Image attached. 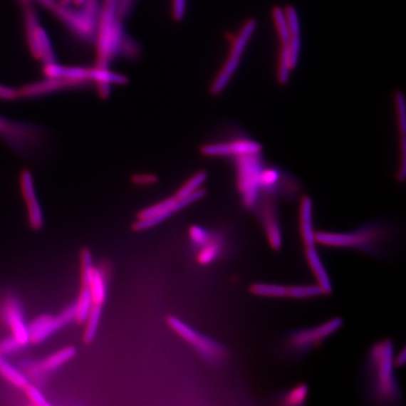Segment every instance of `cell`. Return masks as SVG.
<instances>
[{"label":"cell","mask_w":406,"mask_h":406,"mask_svg":"<svg viewBox=\"0 0 406 406\" xmlns=\"http://www.w3.org/2000/svg\"><path fill=\"white\" fill-rule=\"evenodd\" d=\"M394 345L390 340L373 344L366 358L367 396L378 405H398L402 390L396 378Z\"/></svg>","instance_id":"1"},{"label":"cell","mask_w":406,"mask_h":406,"mask_svg":"<svg viewBox=\"0 0 406 406\" xmlns=\"http://www.w3.org/2000/svg\"><path fill=\"white\" fill-rule=\"evenodd\" d=\"M316 243L329 248L358 250L369 255H378L387 237L383 223L370 222L352 231H316Z\"/></svg>","instance_id":"2"},{"label":"cell","mask_w":406,"mask_h":406,"mask_svg":"<svg viewBox=\"0 0 406 406\" xmlns=\"http://www.w3.org/2000/svg\"><path fill=\"white\" fill-rule=\"evenodd\" d=\"M343 325L340 317L326 321L313 328H300L285 335L282 349L285 355L293 358H301L308 353L322 345L332 335L336 333Z\"/></svg>","instance_id":"3"},{"label":"cell","mask_w":406,"mask_h":406,"mask_svg":"<svg viewBox=\"0 0 406 406\" xmlns=\"http://www.w3.org/2000/svg\"><path fill=\"white\" fill-rule=\"evenodd\" d=\"M81 5L83 6L81 10H73L61 3L53 11L76 36L90 42L96 38L101 11L97 0H86Z\"/></svg>","instance_id":"4"},{"label":"cell","mask_w":406,"mask_h":406,"mask_svg":"<svg viewBox=\"0 0 406 406\" xmlns=\"http://www.w3.org/2000/svg\"><path fill=\"white\" fill-rule=\"evenodd\" d=\"M237 164V187L244 206L252 210L261 197V173L264 164L259 154L241 155L235 157Z\"/></svg>","instance_id":"5"},{"label":"cell","mask_w":406,"mask_h":406,"mask_svg":"<svg viewBox=\"0 0 406 406\" xmlns=\"http://www.w3.org/2000/svg\"><path fill=\"white\" fill-rule=\"evenodd\" d=\"M256 28H257L256 20L249 19L248 21L244 24L242 28H241L239 32L235 36L231 50H229L228 58H227L222 70L217 73L213 83H212L210 91L214 95H219L228 86L229 82L231 81L232 76H234L238 67H239L244 53H245L253 35H254Z\"/></svg>","instance_id":"6"},{"label":"cell","mask_w":406,"mask_h":406,"mask_svg":"<svg viewBox=\"0 0 406 406\" xmlns=\"http://www.w3.org/2000/svg\"><path fill=\"white\" fill-rule=\"evenodd\" d=\"M167 321L170 328L179 336L189 343L194 349L202 355V358L209 363L216 365V366L224 363L228 357V352L222 344L205 335L198 333L195 329L190 328L178 318L170 316Z\"/></svg>","instance_id":"7"},{"label":"cell","mask_w":406,"mask_h":406,"mask_svg":"<svg viewBox=\"0 0 406 406\" xmlns=\"http://www.w3.org/2000/svg\"><path fill=\"white\" fill-rule=\"evenodd\" d=\"M253 211L263 227L264 234L271 248L274 250L281 249L283 246V234L279 222V209L275 197L264 194Z\"/></svg>","instance_id":"8"},{"label":"cell","mask_w":406,"mask_h":406,"mask_svg":"<svg viewBox=\"0 0 406 406\" xmlns=\"http://www.w3.org/2000/svg\"><path fill=\"white\" fill-rule=\"evenodd\" d=\"M261 152L260 143L249 138H238L229 142L205 144L201 148V152L205 157H238L241 155L259 154Z\"/></svg>","instance_id":"9"},{"label":"cell","mask_w":406,"mask_h":406,"mask_svg":"<svg viewBox=\"0 0 406 406\" xmlns=\"http://www.w3.org/2000/svg\"><path fill=\"white\" fill-rule=\"evenodd\" d=\"M90 86L83 82L69 80V79L48 78L43 80L32 82V83L24 85L19 89V98H36L48 94L57 93V91L70 89H78Z\"/></svg>","instance_id":"10"},{"label":"cell","mask_w":406,"mask_h":406,"mask_svg":"<svg viewBox=\"0 0 406 406\" xmlns=\"http://www.w3.org/2000/svg\"><path fill=\"white\" fill-rule=\"evenodd\" d=\"M2 317L14 336L24 347L29 343L28 325H26L21 303L16 297H8L3 303Z\"/></svg>","instance_id":"11"},{"label":"cell","mask_w":406,"mask_h":406,"mask_svg":"<svg viewBox=\"0 0 406 406\" xmlns=\"http://www.w3.org/2000/svg\"><path fill=\"white\" fill-rule=\"evenodd\" d=\"M20 187L25 199L29 225L33 229H42L43 226V209L38 201L36 190H35L33 176L29 170H24L20 176Z\"/></svg>","instance_id":"12"},{"label":"cell","mask_w":406,"mask_h":406,"mask_svg":"<svg viewBox=\"0 0 406 406\" xmlns=\"http://www.w3.org/2000/svg\"><path fill=\"white\" fill-rule=\"evenodd\" d=\"M397 125L399 130L400 162L396 179L399 182H404L406 177V105L404 93L396 91L394 95Z\"/></svg>","instance_id":"13"},{"label":"cell","mask_w":406,"mask_h":406,"mask_svg":"<svg viewBox=\"0 0 406 406\" xmlns=\"http://www.w3.org/2000/svg\"><path fill=\"white\" fill-rule=\"evenodd\" d=\"M64 326L58 316L49 314L35 318L28 325L29 343L39 344Z\"/></svg>","instance_id":"14"},{"label":"cell","mask_w":406,"mask_h":406,"mask_svg":"<svg viewBox=\"0 0 406 406\" xmlns=\"http://www.w3.org/2000/svg\"><path fill=\"white\" fill-rule=\"evenodd\" d=\"M299 229L305 249L316 248V231L313 227V204L310 197H303L300 202Z\"/></svg>","instance_id":"15"},{"label":"cell","mask_w":406,"mask_h":406,"mask_svg":"<svg viewBox=\"0 0 406 406\" xmlns=\"http://www.w3.org/2000/svg\"><path fill=\"white\" fill-rule=\"evenodd\" d=\"M89 78L91 83L98 87L99 93L103 97L110 94L113 85H125L128 81L125 76L113 72L108 67L90 68Z\"/></svg>","instance_id":"16"},{"label":"cell","mask_w":406,"mask_h":406,"mask_svg":"<svg viewBox=\"0 0 406 406\" xmlns=\"http://www.w3.org/2000/svg\"><path fill=\"white\" fill-rule=\"evenodd\" d=\"M284 10L290 32L289 42H288L287 46L290 52L291 64L294 69L298 63L300 49H301V26H300L299 16L296 9L289 6Z\"/></svg>","instance_id":"17"},{"label":"cell","mask_w":406,"mask_h":406,"mask_svg":"<svg viewBox=\"0 0 406 406\" xmlns=\"http://www.w3.org/2000/svg\"><path fill=\"white\" fill-rule=\"evenodd\" d=\"M43 73L48 78L69 79V80L83 82L88 85L93 84L90 80L88 68L63 66L55 61V63L45 64Z\"/></svg>","instance_id":"18"},{"label":"cell","mask_w":406,"mask_h":406,"mask_svg":"<svg viewBox=\"0 0 406 406\" xmlns=\"http://www.w3.org/2000/svg\"><path fill=\"white\" fill-rule=\"evenodd\" d=\"M305 256L308 266L316 278L317 284L319 285L325 294L332 293V282L330 276L321 259L316 248L305 249Z\"/></svg>","instance_id":"19"},{"label":"cell","mask_w":406,"mask_h":406,"mask_svg":"<svg viewBox=\"0 0 406 406\" xmlns=\"http://www.w3.org/2000/svg\"><path fill=\"white\" fill-rule=\"evenodd\" d=\"M224 246V237L219 232H214L211 239L204 246L199 248L197 260L202 266H208L222 255Z\"/></svg>","instance_id":"20"},{"label":"cell","mask_w":406,"mask_h":406,"mask_svg":"<svg viewBox=\"0 0 406 406\" xmlns=\"http://www.w3.org/2000/svg\"><path fill=\"white\" fill-rule=\"evenodd\" d=\"M107 281L108 276L105 270L95 269L93 279L90 282L89 289L94 305L103 306L107 298Z\"/></svg>","instance_id":"21"},{"label":"cell","mask_w":406,"mask_h":406,"mask_svg":"<svg viewBox=\"0 0 406 406\" xmlns=\"http://www.w3.org/2000/svg\"><path fill=\"white\" fill-rule=\"evenodd\" d=\"M0 375L10 382L11 385H14V387L22 388V390H25L26 385L29 384L28 378L24 375L21 370L13 366L2 355H0Z\"/></svg>","instance_id":"22"},{"label":"cell","mask_w":406,"mask_h":406,"mask_svg":"<svg viewBox=\"0 0 406 406\" xmlns=\"http://www.w3.org/2000/svg\"><path fill=\"white\" fill-rule=\"evenodd\" d=\"M308 397V385L299 384L281 393L278 397V404L284 406H300L306 404Z\"/></svg>","instance_id":"23"},{"label":"cell","mask_w":406,"mask_h":406,"mask_svg":"<svg viewBox=\"0 0 406 406\" xmlns=\"http://www.w3.org/2000/svg\"><path fill=\"white\" fill-rule=\"evenodd\" d=\"M249 291L256 296L269 297V298H286L288 297L286 285L257 282L250 286Z\"/></svg>","instance_id":"24"},{"label":"cell","mask_w":406,"mask_h":406,"mask_svg":"<svg viewBox=\"0 0 406 406\" xmlns=\"http://www.w3.org/2000/svg\"><path fill=\"white\" fill-rule=\"evenodd\" d=\"M178 211V199L176 198L175 196H173L157 203V204L143 209V210H141L140 213L137 214V219H149V217L157 216V214H169L172 216V214H175Z\"/></svg>","instance_id":"25"},{"label":"cell","mask_w":406,"mask_h":406,"mask_svg":"<svg viewBox=\"0 0 406 406\" xmlns=\"http://www.w3.org/2000/svg\"><path fill=\"white\" fill-rule=\"evenodd\" d=\"M76 354V349L75 347H66L61 351L55 353L50 355V357L46 358V360L39 362L41 368L46 373H49L53 372V370H57L58 368L63 366L64 363L69 361L71 358L75 357Z\"/></svg>","instance_id":"26"},{"label":"cell","mask_w":406,"mask_h":406,"mask_svg":"<svg viewBox=\"0 0 406 406\" xmlns=\"http://www.w3.org/2000/svg\"><path fill=\"white\" fill-rule=\"evenodd\" d=\"M93 305V296H91L89 287H82L78 301H76L75 304L76 320L78 321V323H82L86 322Z\"/></svg>","instance_id":"27"},{"label":"cell","mask_w":406,"mask_h":406,"mask_svg":"<svg viewBox=\"0 0 406 406\" xmlns=\"http://www.w3.org/2000/svg\"><path fill=\"white\" fill-rule=\"evenodd\" d=\"M20 368L24 375L31 379L36 387H42L46 383L47 373L42 370L39 362L32 360H24L20 363Z\"/></svg>","instance_id":"28"},{"label":"cell","mask_w":406,"mask_h":406,"mask_svg":"<svg viewBox=\"0 0 406 406\" xmlns=\"http://www.w3.org/2000/svg\"><path fill=\"white\" fill-rule=\"evenodd\" d=\"M325 294L319 285H294L288 286V298L308 299Z\"/></svg>","instance_id":"29"},{"label":"cell","mask_w":406,"mask_h":406,"mask_svg":"<svg viewBox=\"0 0 406 406\" xmlns=\"http://www.w3.org/2000/svg\"><path fill=\"white\" fill-rule=\"evenodd\" d=\"M208 175L204 170L197 172L187 182L182 185L180 189L175 194L177 199L185 198V197L191 195V194L197 192L202 189V185L207 180Z\"/></svg>","instance_id":"30"},{"label":"cell","mask_w":406,"mask_h":406,"mask_svg":"<svg viewBox=\"0 0 406 406\" xmlns=\"http://www.w3.org/2000/svg\"><path fill=\"white\" fill-rule=\"evenodd\" d=\"M273 20L278 32L281 45H288L290 38L289 26H288L286 14L284 9L275 8L273 10Z\"/></svg>","instance_id":"31"},{"label":"cell","mask_w":406,"mask_h":406,"mask_svg":"<svg viewBox=\"0 0 406 406\" xmlns=\"http://www.w3.org/2000/svg\"><path fill=\"white\" fill-rule=\"evenodd\" d=\"M102 306L93 305L89 316L86 320V328L84 332V341L86 343H93L95 338L97 328H98L100 319H101Z\"/></svg>","instance_id":"32"},{"label":"cell","mask_w":406,"mask_h":406,"mask_svg":"<svg viewBox=\"0 0 406 406\" xmlns=\"http://www.w3.org/2000/svg\"><path fill=\"white\" fill-rule=\"evenodd\" d=\"M293 70L291 64L290 52L287 45H281L279 57L278 79L281 85L289 82L290 72Z\"/></svg>","instance_id":"33"},{"label":"cell","mask_w":406,"mask_h":406,"mask_svg":"<svg viewBox=\"0 0 406 406\" xmlns=\"http://www.w3.org/2000/svg\"><path fill=\"white\" fill-rule=\"evenodd\" d=\"M39 43H40V61H43V64H48L55 63L56 56L51 40L45 31V28L41 26L39 31Z\"/></svg>","instance_id":"34"},{"label":"cell","mask_w":406,"mask_h":406,"mask_svg":"<svg viewBox=\"0 0 406 406\" xmlns=\"http://www.w3.org/2000/svg\"><path fill=\"white\" fill-rule=\"evenodd\" d=\"M81 267L82 285H83L84 287H89L91 279H93L94 270H95V267L93 266V256H91V252L88 249H82Z\"/></svg>","instance_id":"35"},{"label":"cell","mask_w":406,"mask_h":406,"mask_svg":"<svg viewBox=\"0 0 406 406\" xmlns=\"http://www.w3.org/2000/svg\"><path fill=\"white\" fill-rule=\"evenodd\" d=\"M214 232L207 231L199 226H192L189 229V237L192 243L198 248H202L213 236Z\"/></svg>","instance_id":"36"},{"label":"cell","mask_w":406,"mask_h":406,"mask_svg":"<svg viewBox=\"0 0 406 406\" xmlns=\"http://www.w3.org/2000/svg\"><path fill=\"white\" fill-rule=\"evenodd\" d=\"M24 346L14 336L7 337L0 340V355L8 357L22 350Z\"/></svg>","instance_id":"37"},{"label":"cell","mask_w":406,"mask_h":406,"mask_svg":"<svg viewBox=\"0 0 406 406\" xmlns=\"http://www.w3.org/2000/svg\"><path fill=\"white\" fill-rule=\"evenodd\" d=\"M26 396L31 400L35 405L38 406H49L50 404L46 401L45 397H43L42 392H41L39 388L36 385H31L29 383L26 385L25 388Z\"/></svg>","instance_id":"38"},{"label":"cell","mask_w":406,"mask_h":406,"mask_svg":"<svg viewBox=\"0 0 406 406\" xmlns=\"http://www.w3.org/2000/svg\"><path fill=\"white\" fill-rule=\"evenodd\" d=\"M132 182L137 185H152L157 184L158 177L150 173H135L131 178Z\"/></svg>","instance_id":"39"},{"label":"cell","mask_w":406,"mask_h":406,"mask_svg":"<svg viewBox=\"0 0 406 406\" xmlns=\"http://www.w3.org/2000/svg\"><path fill=\"white\" fill-rule=\"evenodd\" d=\"M19 98V90L0 84V100H3V101H14V100Z\"/></svg>","instance_id":"40"},{"label":"cell","mask_w":406,"mask_h":406,"mask_svg":"<svg viewBox=\"0 0 406 406\" xmlns=\"http://www.w3.org/2000/svg\"><path fill=\"white\" fill-rule=\"evenodd\" d=\"M187 11V0H173V16L181 21Z\"/></svg>","instance_id":"41"},{"label":"cell","mask_w":406,"mask_h":406,"mask_svg":"<svg viewBox=\"0 0 406 406\" xmlns=\"http://www.w3.org/2000/svg\"><path fill=\"white\" fill-rule=\"evenodd\" d=\"M58 317H60L61 320L63 321L64 326L67 325V323L72 322V321L76 320L75 304L71 305L69 306V307H67L66 310H64L63 313H61L60 316H58Z\"/></svg>","instance_id":"42"},{"label":"cell","mask_w":406,"mask_h":406,"mask_svg":"<svg viewBox=\"0 0 406 406\" xmlns=\"http://www.w3.org/2000/svg\"><path fill=\"white\" fill-rule=\"evenodd\" d=\"M406 362V352L405 349H402L398 355H394V364L396 368L404 366Z\"/></svg>","instance_id":"43"},{"label":"cell","mask_w":406,"mask_h":406,"mask_svg":"<svg viewBox=\"0 0 406 406\" xmlns=\"http://www.w3.org/2000/svg\"><path fill=\"white\" fill-rule=\"evenodd\" d=\"M11 123V122H9L8 120H6L5 118L0 115V135H3V137H4L6 132L10 128Z\"/></svg>","instance_id":"44"}]
</instances>
